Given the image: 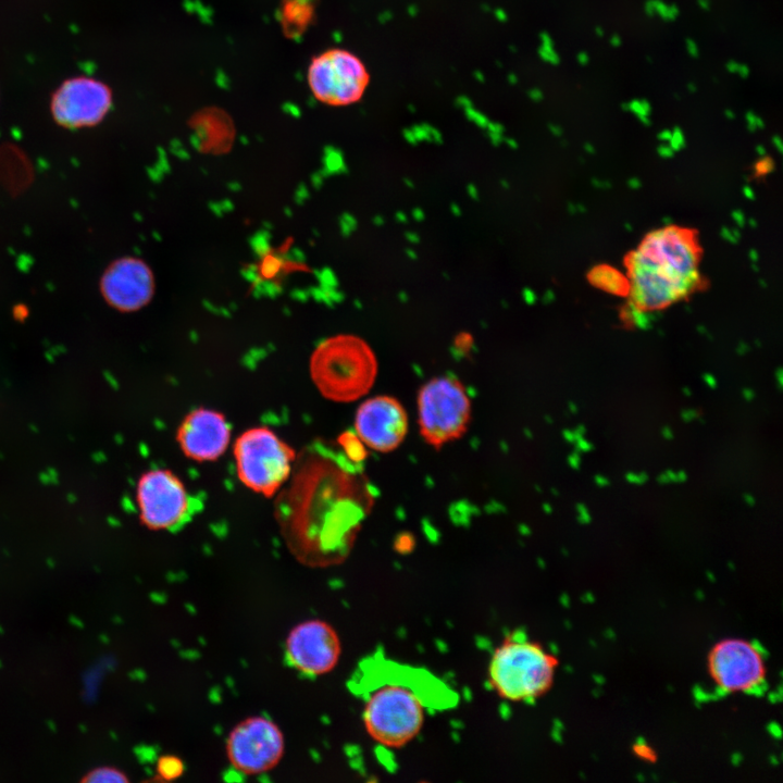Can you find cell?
Here are the masks:
<instances>
[{"mask_svg":"<svg viewBox=\"0 0 783 783\" xmlns=\"http://www.w3.org/2000/svg\"><path fill=\"white\" fill-rule=\"evenodd\" d=\"M670 141H671L672 149H678L681 146H683L684 145V136H683L682 132L680 129H675L673 133H671Z\"/></svg>","mask_w":783,"mask_h":783,"instance_id":"603a6c76","label":"cell"},{"mask_svg":"<svg viewBox=\"0 0 783 783\" xmlns=\"http://www.w3.org/2000/svg\"><path fill=\"white\" fill-rule=\"evenodd\" d=\"M697 2L703 10H709V8H710L709 0H698Z\"/></svg>","mask_w":783,"mask_h":783,"instance_id":"d6a6232c","label":"cell"},{"mask_svg":"<svg viewBox=\"0 0 783 783\" xmlns=\"http://www.w3.org/2000/svg\"><path fill=\"white\" fill-rule=\"evenodd\" d=\"M451 211H452L456 215H460V214H461L460 208H459L458 206H456V204H452V206H451Z\"/></svg>","mask_w":783,"mask_h":783,"instance_id":"d590c367","label":"cell"},{"mask_svg":"<svg viewBox=\"0 0 783 783\" xmlns=\"http://www.w3.org/2000/svg\"><path fill=\"white\" fill-rule=\"evenodd\" d=\"M141 522L150 530H169L182 523L190 511V498L183 482L170 470L144 473L136 488Z\"/></svg>","mask_w":783,"mask_h":783,"instance_id":"8fae6325","label":"cell"},{"mask_svg":"<svg viewBox=\"0 0 783 783\" xmlns=\"http://www.w3.org/2000/svg\"><path fill=\"white\" fill-rule=\"evenodd\" d=\"M523 296L527 303H533L536 300V295L531 289H524Z\"/></svg>","mask_w":783,"mask_h":783,"instance_id":"4316f807","label":"cell"},{"mask_svg":"<svg viewBox=\"0 0 783 783\" xmlns=\"http://www.w3.org/2000/svg\"><path fill=\"white\" fill-rule=\"evenodd\" d=\"M697 254L694 236L685 229L649 234L627 260L634 306L659 309L688 294L699 279Z\"/></svg>","mask_w":783,"mask_h":783,"instance_id":"3957f363","label":"cell"},{"mask_svg":"<svg viewBox=\"0 0 783 783\" xmlns=\"http://www.w3.org/2000/svg\"><path fill=\"white\" fill-rule=\"evenodd\" d=\"M686 50H687L688 54L694 58H697L699 54L697 44L691 38L686 39Z\"/></svg>","mask_w":783,"mask_h":783,"instance_id":"d4e9b609","label":"cell"},{"mask_svg":"<svg viewBox=\"0 0 783 783\" xmlns=\"http://www.w3.org/2000/svg\"><path fill=\"white\" fill-rule=\"evenodd\" d=\"M589 277L594 285L612 294L625 295L630 290L627 279L620 272L609 266L595 268Z\"/></svg>","mask_w":783,"mask_h":783,"instance_id":"e0dca14e","label":"cell"},{"mask_svg":"<svg viewBox=\"0 0 783 783\" xmlns=\"http://www.w3.org/2000/svg\"><path fill=\"white\" fill-rule=\"evenodd\" d=\"M234 457L241 483L271 497L289 478L296 453L272 430L258 426L245 431L236 439Z\"/></svg>","mask_w":783,"mask_h":783,"instance_id":"52a82bcc","label":"cell"},{"mask_svg":"<svg viewBox=\"0 0 783 783\" xmlns=\"http://www.w3.org/2000/svg\"><path fill=\"white\" fill-rule=\"evenodd\" d=\"M184 762L175 755H164L158 758L156 772L163 781H174L183 775Z\"/></svg>","mask_w":783,"mask_h":783,"instance_id":"ac0fdd59","label":"cell"},{"mask_svg":"<svg viewBox=\"0 0 783 783\" xmlns=\"http://www.w3.org/2000/svg\"><path fill=\"white\" fill-rule=\"evenodd\" d=\"M396 219L398 222H406L408 220L407 215L403 212H397Z\"/></svg>","mask_w":783,"mask_h":783,"instance_id":"e575fe53","label":"cell"},{"mask_svg":"<svg viewBox=\"0 0 783 783\" xmlns=\"http://www.w3.org/2000/svg\"><path fill=\"white\" fill-rule=\"evenodd\" d=\"M2 633H3V629H2V626L0 625V634H2Z\"/></svg>","mask_w":783,"mask_h":783,"instance_id":"7bdbcfd3","label":"cell"},{"mask_svg":"<svg viewBox=\"0 0 783 783\" xmlns=\"http://www.w3.org/2000/svg\"><path fill=\"white\" fill-rule=\"evenodd\" d=\"M47 724L50 731L54 732L57 730L55 723L53 721H48Z\"/></svg>","mask_w":783,"mask_h":783,"instance_id":"8d00e7d4","label":"cell"},{"mask_svg":"<svg viewBox=\"0 0 783 783\" xmlns=\"http://www.w3.org/2000/svg\"><path fill=\"white\" fill-rule=\"evenodd\" d=\"M417 411L421 437L428 446L440 449L461 438L468 431L472 413L471 398L458 378L436 376L419 389Z\"/></svg>","mask_w":783,"mask_h":783,"instance_id":"8992f818","label":"cell"},{"mask_svg":"<svg viewBox=\"0 0 783 783\" xmlns=\"http://www.w3.org/2000/svg\"><path fill=\"white\" fill-rule=\"evenodd\" d=\"M176 438L189 459L198 462L214 461L226 450L231 428L222 413L199 408L185 417Z\"/></svg>","mask_w":783,"mask_h":783,"instance_id":"2e32d148","label":"cell"},{"mask_svg":"<svg viewBox=\"0 0 783 783\" xmlns=\"http://www.w3.org/2000/svg\"><path fill=\"white\" fill-rule=\"evenodd\" d=\"M287 482L275 515L290 551L310 566L341 562L375 504L361 461L343 447L316 442L296 456Z\"/></svg>","mask_w":783,"mask_h":783,"instance_id":"6da1fadb","label":"cell"},{"mask_svg":"<svg viewBox=\"0 0 783 783\" xmlns=\"http://www.w3.org/2000/svg\"><path fill=\"white\" fill-rule=\"evenodd\" d=\"M412 214H413L414 220H417V221H421L424 217V212L421 209H414Z\"/></svg>","mask_w":783,"mask_h":783,"instance_id":"1f68e13d","label":"cell"},{"mask_svg":"<svg viewBox=\"0 0 783 783\" xmlns=\"http://www.w3.org/2000/svg\"><path fill=\"white\" fill-rule=\"evenodd\" d=\"M708 667L714 683L725 692L756 693L765 684L762 652L744 639L718 643L709 655Z\"/></svg>","mask_w":783,"mask_h":783,"instance_id":"4fadbf2b","label":"cell"},{"mask_svg":"<svg viewBox=\"0 0 783 783\" xmlns=\"http://www.w3.org/2000/svg\"><path fill=\"white\" fill-rule=\"evenodd\" d=\"M610 44L613 47H619L621 45V37L617 34L612 35L610 37Z\"/></svg>","mask_w":783,"mask_h":783,"instance_id":"4dcf8cb0","label":"cell"},{"mask_svg":"<svg viewBox=\"0 0 783 783\" xmlns=\"http://www.w3.org/2000/svg\"><path fill=\"white\" fill-rule=\"evenodd\" d=\"M69 621H70V623H71L73 626H75V627H78V629H83V627H84V622H83L79 618H77V617H75V616H71L70 619H69Z\"/></svg>","mask_w":783,"mask_h":783,"instance_id":"83f0119b","label":"cell"},{"mask_svg":"<svg viewBox=\"0 0 783 783\" xmlns=\"http://www.w3.org/2000/svg\"><path fill=\"white\" fill-rule=\"evenodd\" d=\"M112 102V90L105 83L90 76H75L53 91L50 112L61 127L80 129L101 123Z\"/></svg>","mask_w":783,"mask_h":783,"instance_id":"30bf717a","label":"cell"},{"mask_svg":"<svg viewBox=\"0 0 783 783\" xmlns=\"http://www.w3.org/2000/svg\"><path fill=\"white\" fill-rule=\"evenodd\" d=\"M0 666H1V661H0Z\"/></svg>","mask_w":783,"mask_h":783,"instance_id":"ee69618b","label":"cell"},{"mask_svg":"<svg viewBox=\"0 0 783 783\" xmlns=\"http://www.w3.org/2000/svg\"><path fill=\"white\" fill-rule=\"evenodd\" d=\"M579 62L583 65H586L589 62V57L586 52H581L577 57Z\"/></svg>","mask_w":783,"mask_h":783,"instance_id":"f546056e","label":"cell"},{"mask_svg":"<svg viewBox=\"0 0 783 783\" xmlns=\"http://www.w3.org/2000/svg\"><path fill=\"white\" fill-rule=\"evenodd\" d=\"M399 299L405 302V301L408 300V295H407L406 293H400V294H399Z\"/></svg>","mask_w":783,"mask_h":783,"instance_id":"f35d334b","label":"cell"},{"mask_svg":"<svg viewBox=\"0 0 783 783\" xmlns=\"http://www.w3.org/2000/svg\"><path fill=\"white\" fill-rule=\"evenodd\" d=\"M340 655L341 642L337 631L321 619L299 622L285 639L287 662L307 676L330 673L338 664Z\"/></svg>","mask_w":783,"mask_h":783,"instance_id":"7c38bea8","label":"cell"},{"mask_svg":"<svg viewBox=\"0 0 783 783\" xmlns=\"http://www.w3.org/2000/svg\"><path fill=\"white\" fill-rule=\"evenodd\" d=\"M84 781L88 783H126L128 779L115 768L100 767L88 773Z\"/></svg>","mask_w":783,"mask_h":783,"instance_id":"d6986e66","label":"cell"},{"mask_svg":"<svg viewBox=\"0 0 783 783\" xmlns=\"http://www.w3.org/2000/svg\"><path fill=\"white\" fill-rule=\"evenodd\" d=\"M378 363L372 348L362 338L339 334L321 341L310 359V374L326 399L351 402L373 387Z\"/></svg>","mask_w":783,"mask_h":783,"instance_id":"5b68a950","label":"cell"},{"mask_svg":"<svg viewBox=\"0 0 783 783\" xmlns=\"http://www.w3.org/2000/svg\"><path fill=\"white\" fill-rule=\"evenodd\" d=\"M363 61L349 50L332 48L315 55L309 64L307 80L316 100L332 107L358 102L370 84Z\"/></svg>","mask_w":783,"mask_h":783,"instance_id":"ba28073f","label":"cell"},{"mask_svg":"<svg viewBox=\"0 0 783 783\" xmlns=\"http://www.w3.org/2000/svg\"><path fill=\"white\" fill-rule=\"evenodd\" d=\"M357 676L355 688L363 699L364 729L387 748H401L413 741L427 709H448L458 701V695L432 672L382 654L365 659Z\"/></svg>","mask_w":783,"mask_h":783,"instance_id":"7a4b0ae2","label":"cell"},{"mask_svg":"<svg viewBox=\"0 0 783 783\" xmlns=\"http://www.w3.org/2000/svg\"><path fill=\"white\" fill-rule=\"evenodd\" d=\"M101 639L107 642V637L101 635Z\"/></svg>","mask_w":783,"mask_h":783,"instance_id":"b9f144b4","label":"cell"},{"mask_svg":"<svg viewBox=\"0 0 783 783\" xmlns=\"http://www.w3.org/2000/svg\"><path fill=\"white\" fill-rule=\"evenodd\" d=\"M635 750L637 751L638 756H641L645 759L647 758V759L652 760L654 754L649 747L641 746V747H636Z\"/></svg>","mask_w":783,"mask_h":783,"instance_id":"484cf974","label":"cell"},{"mask_svg":"<svg viewBox=\"0 0 783 783\" xmlns=\"http://www.w3.org/2000/svg\"><path fill=\"white\" fill-rule=\"evenodd\" d=\"M746 119L748 122V127L750 129H756L763 126L762 120L753 112H747Z\"/></svg>","mask_w":783,"mask_h":783,"instance_id":"cb8c5ba5","label":"cell"},{"mask_svg":"<svg viewBox=\"0 0 783 783\" xmlns=\"http://www.w3.org/2000/svg\"><path fill=\"white\" fill-rule=\"evenodd\" d=\"M407 254H408L409 257H411L412 259H415V258H417V254L414 253L413 250H407Z\"/></svg>","mask_w":783,"mask_h":783,"instance_id":"60d3db41","label":"cell"},{"mask_svg":"<svg viewBox=\"0 0 783 783\" xmlns=\"http://www.w3.org/2000/svg\"><path fill=\"white\" fill-rule=\"evenodd\" d=\"M558 660L523 630L508 633L493 651L487 676L490 688L511 703H533L551 687Z\"/></svg>","mask_w":783,"mask_h":783,"instance_id":"277c9868","label":"cell"},{"mask_svg":"<svg viewBox=\"0 0 783 783\" xmlns=\"http://www.w3.org/2000/svg\"><path fill=\"white\" fill-rule=\"evenodd\" d=\"M468 192H469V195H470L473 199H477V197H478V191H477L476 187H475L473 184H470V185L468 186Z\"/></svg>","mask_w":783,"mask_h":783,"instance_id":"f1b7e54d","label":"cell"},{"mask_svg":"<svg viewBox=\"0 0 783 783\" xmlns=\"http://www.w3.org/2000/svg\"><path fill=\"white\" fill-rule=\"evenodd\" d=\"M408 427L405 407L389 395H377L364 400L355 415L358 439L381 453L397 449L405 440Z\"/></svg>","mask_w":783,"mask_h":783,"instance_id":"5bb4252c","label":"cell"},{"mask_svg":"<svg viewBox=\"0 0 783 783\" xmlns=\"http://www.w3.org/2000/svg\"><path fill=\"white\" fill-rule=\"evenodd\" d=\"M154 276L149 265L135 257H123L103 271L99 289L113 309L134 312L147 306L154 294Z\"/></svg>","mask_w":783,"mask_h":783,"instance_id":"9a60e30c","label":"cell"},{"mask_svg":"<svg viewBox=\"0 0 783 783\" xmlns=\"http://www.w3.org/2000/svg\"><path fill=\"white\" fill-rule=\"evenodd\" d=\"M407 238H408L409 241H411V243H418V241H419V236H418L415 233H407Z\"/></svg>","mask_w":783,"mask_h":783,"instance_id":"836d02e7","label":"cell"},{"mask_svg":"<svg viewBox=\"0 0 783 783\" xmlns=\"http://www.w3.org/2000/svg\"><path fill=\"white\" fill-rule=\"evenodd\" d=\"M648 16L658 15L664 21H674L679 16V8L675 4H667L662 0H648L644 5Z\"/></svg>","mask_w":783,"mask_h":783,"instance_id":"ffe728a7","label":"cell"},{"mask_svg":"<svg viewBox=\"0 0 783 783\" xmlns=\"http://www.w3.org/2000/svg\"><path fill=\"white\" fill-rule=\"evenodd\" d=\"M374 223L376 225H382L384 223V220L382 216H376V217H374Z\"/></svg>","mask_w":783,"mask_h":783,"instance_id":"74e56055","label":"cell"},{"mask_svg":"<svg viewBox=\"0 0 783 783\" xmlns=\"http://www.w3.org/2000/svg\"><path fill=\"white\" fill-rule=\"evenodd\" d=\"M687 88H688L692 92L696 91V85L693 84V83H689V84L687 85Z\"/></svg>","mask_w":783,"mask_h":783,"instance_id":"ab89813d","label":"cell"},{"mask_svg":"<svg viewBox=\"0 0 783 783\" xmlns=\"http://www.w3.org/2000/svg\"><path fill=\"white\" fill-rule=\"evenodd\" d=\"M626 109L634 113L643 123L648 124V115L651 108L647 100L634 99L626 104Z\"/></svg>","mask_w":783,"mask_h":783,"instance_id":"44dd1931","label":"cell"},{"mask_svg":"<svg viewBox=\"0 0 783 783\" xmlns=\"http://www.w3.org/2000/svg\"><path fill=\"white\" fill-rule=\"evenodd\" d=\"M229 765L245 775H258L273 770L285 753L282 729L264 716H250L239 721L228 733L225 744Z\"/></svg>","mask_w":783,"mask_h":783,"instance_id":"9c48e42d","label":"cell"},{"mask_svg":"<svg viewBox=\"0 0 783 783\" xmlns=\"http://www.w3.org/2000/svg\"><path fill=\"white\" fill-rule=\"evenodd\" d=\"M725 66L729 72L736 73L743 78H746L749 75V67L743 63L731 60Z\"/></svg>","mask_w":783,"mask_h":783,"instance_id":"7402d4cb","label":"cell"}]
</instances>
